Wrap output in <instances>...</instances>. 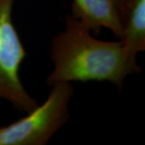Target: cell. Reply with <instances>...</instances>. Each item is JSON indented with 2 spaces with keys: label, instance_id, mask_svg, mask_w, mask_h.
Masks as SVG:
<instances>
[{
  "label": "cell",
  "instance_id": "obj_1",
  "mask_svg": "<svg viewBox=\"0 0 145 145\" xmlns=\"http://www.w3.org/2000/svg\"><path fill=\"white\" fill-rule=\"evenodd\" d=\"M53 69L46 83L108 82L118 89L127 76L141 68L126 52L122 40L105 41L91 35V30L69 14L65 28L53 36L50 46Z\"/></svg>",
  "mask_w": 145,
  "mask_h": 145
},
{
  "label": "cell",
  "instance_id": "obj_2",
  "mask_svg": "<svg viewBox=\"0 0 145 145\" xmlns=\"http://www.w3.org/2000/svg\"><path fill=\"white\" fill-rule=\"evenodd\" d=\"M46 100L25 117L0 127V145H45L69 119L72 83H57Z\"/></svg>",
  "mask_w": 145,
  "mask_h": 145
},
{
  "label": "cell",
  "instance_id": "obj_3",
  "mask_svg": "<svg viewBox=\"0 0 145 145\" xmlns=\"http://www.w3.org/2000/svg\"><path fill=\"white\" fill-rule=\"evenodd\" d=\"M14 3L0 0V99L28 113L39 103L27 93L20 76L27 52L12 20Z\"/></svg>",
  "mask_w": 145,
  "mask_h": 145
},
{
  "label": "cell",
  "instance_id": "obj_4",
  "mask_svg": "<svg viewBox=\"0 0 145 145\" xmlns=\"http://www.w3.org/2000/svg\"><path fill=\"white\" fill-rule=\"evenodd\" d=\"M127 53L136 60L145 51V0H112Z\"/></svg>",
  "mask_w": 145,
  "mask_h": 145
},
{
  "label": "cell",
  "instance_id": "obj_5",
  "mask_svg": "<svg viewBox=\"0 0 145 145\" xmlns=\"http://www.w3.org/2000/svg\"><path fill=\"white\" fill-rule=\"evenodd\" d=\"M70 14L91 31L99 33L105 27L119 40L122 39L123 32L112 0H72Z\"/></svg>",
  "mask_w": 145,
  "mask_h": 145
}]
</instances>
